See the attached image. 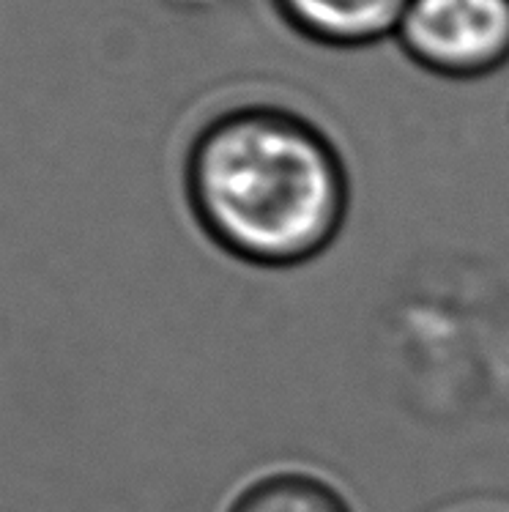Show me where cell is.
<instances>
[{
    "label": "cell",
    "instance_id": "obj_1",
    "mask_svg": "<svg viewBox=\"0 0 509 512\" xmlns=\"http://www.w3.org/2000/svg\"><path fill=\"white\" fill-rule=\"evenodd\" d=\"M181 195L222 255L296 269L340 239L354 184L343 146L312 115L277 99H239L192 129Z\"/></svg>",
    "mask_w": 509,
    "mask_h": 512
},
{
    "label": "cell",
    "instance_id": "obj_2",
    "mask_svg": "<svg viewBox=\"0 0 509 512\" xmlns=\"http://www.w3.org/2000/svg\"><path fill=\"white\" fill-rule=\"evenodd\" d=\"M392 42L419 72L477 83L509 66V0H408Z\"/></svg>",
    "mask_w": 509,
    "mask_h": 512
},
{
    "label": "cell",
    "instance_id": "obj_3",
    "mask_svg": "<svg viewBox=\"0 0 509 512\" xmlns=\"http://www.w3.org/2000/svg\"><path fill=\"white\" fill-rule=\"evenodd\" d=\"M302 42L323 50H367L395 39L408 0H266Z\"/></svg>",
    "mask_w": 509,
    "mask_h": 512
},
{
    "label": "cell",
    "instance_id": "obj_4",
    "mask_svg": "<svg viewBox=\"0 0 509 512\" xmlns=\"http://www.w3.org/2000/svg\"><path fill=\"white\" fill-rule=\"evenodd\" d=\"M222 512H356V507L321 469L274 463L241 480Z\"/></svg>",
    "mask_w": 509,
    "mask_h": 512
}]
</instances>
